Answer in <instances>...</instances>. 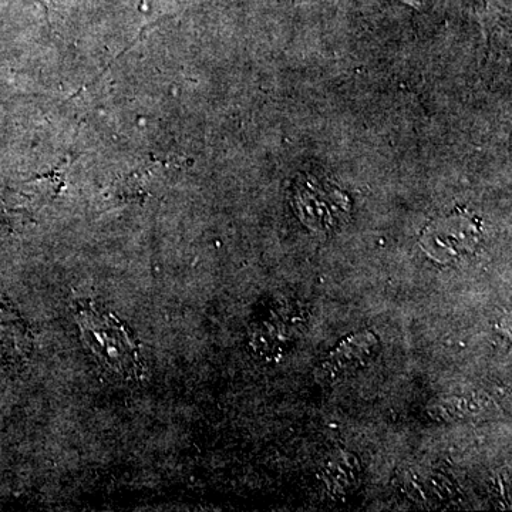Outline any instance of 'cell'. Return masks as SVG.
Masks as SVG:
<instances>
[{
  "mask_svg": "<svg viewBox=\"0 0 512 512\" xmlns=\"http://www.w3.org/2000/svg\"><path fill=\"white\" fill-rule=\"evenodd\" d=\"M349 457V454H340V456L332 458L329 466L326 467V483L335 493L349 491L352 485H356L357 478H359L360 466L355 458L350 461Z\"/></svg>",
  "mask_w": 512,
  "mask_h": 512,
  "instance_id": "277c9868",
  "label": "cell"
},
{
  "mask_svg": "<svg viewBox=\"0 0 512 512\" xmlns=\"http://www.w3.org/2000/svg\"><path fill=\"white\" fill-rule=\"evenodd\" d=\"M376 346V338L372 333L356 335L355 338L346 340L345 345H340L338 350L333 352L326 367L333 375H346L350 370L357 369L369 360L375 353Z\"/></svg>",
  "mask_w": 512,
  "mask_h": 512,
  "instance_id": "3957f363",
  "label": "cell"
},
{
  "mask_svg": "<svg viewBox=\"0 0 512 512\" xmlns=\"http://www.w3.org/2000/svg\"><path fill=\"white\" fill-rule=\"evenodd\" d=\"M30 343L26 323L12 308L0 302V357L19 362L29 355Z\"/></svg>",
  "mask_w": 512,
  "mask_h": 512,
  "instance_id": "7a4b0ae2",
  "label": "cell"
},
{
  "mask_svg": "<svg viewBox=\"0 0 512 512\" xmlns=\"http://www.w3.org/2000/svg\"><path fill=\"white\" fill-rule=\"evenodd\" d=\"M76 319L87 348L104 369L124 380L143 376L140 342L126 323L94 302H80Z\"/></svg>",
  "mask_w": 512,
  "mask_h": 512,
  "instance_id": "6da1fadb",
  "label": "cell"
}]
</instances>
